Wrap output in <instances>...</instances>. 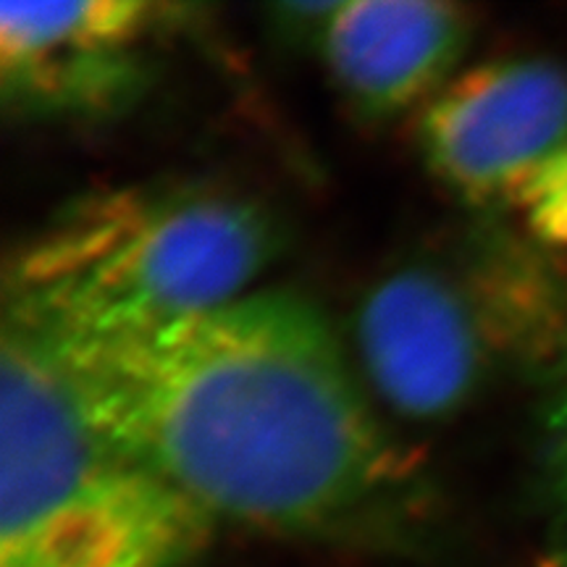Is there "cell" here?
Segmentation results:
<instances>
[{
	"mask_svg": "<svg viewBox=\"0 0 567 567\" xmlns=\"http://www.w3.org/2000/svg\"><path fill=\"white\" fill-rule=\"evenodd\" d=\"M34 342L92 425L213 523L365 538L400 530L421 502L350 350L300 295L264 289L142 334Z\"/></svg>",
	"mask_w": 567,
	"mask_h": 567,
	"instance_id": "1",
	"label": "cell"
},
{
	"mask_svg": "<svg viewBox=\"0 0 567 567\" xmlns=\"http://www.w3.org/2000/svg\"><path fill=\"white\" fill-rule=\"evenodd\" d=\"M544 567H567V509H563V523H559L555 542H551L549 557Z\"/></svg>",
	"mask_w": 567,
	"mask_h": 567,
	"instance_id": "10",
	"label": "cell"
},
{
	"mask_svg": "<svg viewBox=\"0 0 567 567\" xmlns=\"http://www.w3.org/2000/svg\"><path fill=\"white\" fill-rule=\"evenodd\" d=\"M337 6L339 0L337 3H279L268 6L266 13L276 40L289 42L292 48H308L316 53Z\"/></svg>",
	"mask_w": 567,
	"mask_h": 567,
	"instance_id": "9",
	"label": "cell"
},
{
	"mask_svg": "<svg viewBox=\"0 0 567 567\" xmlns=\"http://www.w3.org/2000/svg\"><path fill=\"white\" fill-rule=\"evenodd\" d=\"M284 250L276 213L200 179L97 189L55 210L6 266L3 323L95 342L239 300Z\"/></svg>",
	"mask_w": 567,
	"mask_h": 567,
	"instance_id": "2",
	"label": "cell"
},
{
	"mask_svg": "<svg viewBox=\"0 0 567 567\" xmlns=\"http://www.w3.org/2000/svg\"><path fill=\"white\" fill-rule=\"evenodd\" d=\"M187 6L151 0L0 6V92L19 118L69 122L124 111L151 82L153 48Z\"/></svg>",
	"mask_w": 567,
	"mask_h": 567,
	"instance_id": "6",
	"label": "cell"
},
{
	"mask_svg": "<svg viewBox=\"0 0 567 567\" xmlns=\"http://www.w3.org/2000/svg\"><path fill=\"white\" fill-rule=\"evenodd\" d=\"M213 526L113 446L51 354L3 323L0 567H187Z\"/></svg>",
	"mask_w": 567,
	"mask_h": 567,
	"instance_id": "4",
	"label": "cell"
},
{
	"mask_svg": "<svg viewBox=\"0 0 567 567\" xmlns=\"http://www.w3.org/2000/svg\"><path fill=\"white\" fill-rule=\"evenodd\" d=\"M415 147L446 193L517 229L567 168V66L515 55L460 71L415 113Z\"/></svg>",
	"mask_w": 567,
	"mask_h": 567,
	"instance_id": "5",
	"label": "cell"
},
{
	"mask_svg": "<svg viewBox=\"0 0 567 567\" xmlns=\"http://www.w3.org/2000/svg\"><path fill=\"white\" fill-rule=\"evenodd\" d=\"M476 17L436 0H339L316 55L360 122L423 111L460 74Z\"/></svg>",
	"mask_w": 567,
	"mask_h": 567,
	"instance_id": "7",
	"label": "cell"
},
{
	"mask_svg": "<svg viewBox=\"0 0 567 567\" xmlns=\"http://www.w3.org/2000/svg\"><path fill=\"white\" fill-rule=\"evenodd\" d=\"M502 221L408 252L350 316V358L379 408L446 423L502 381L567 373V276Z\"/></svg>",
	"mask_w": 567,
	"mask_h": 567,
	"instance_id": "3",
	"label": "cell"
},
{
	"mask_svg": "<svg viewBox=\"0 0 567 567\" xmlns=\"http://www.w3.org/2000/svg\"><path fill=\"white\" fill-rule=\"evenodd\" d=\"M542 465L551 496L567 509V373L559 375L542 417Z\"/></svg>",
	"mask_w": 567,
	"mask_h": 567,
	"instance_id": "8",
	"label": "cell"
}]
</instances>
